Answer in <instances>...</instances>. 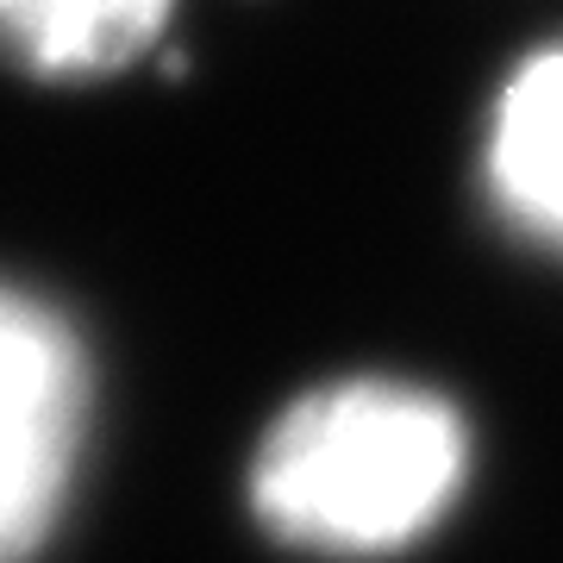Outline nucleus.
Wrapping results in <instances>:
<instances>
[{"label": "nucleus", "mask_w": 563, "mask_h": 563, "mask_svg": "<svg viewBox=\"0 0 563 563\" xmlns=\"http://www.w3.org/2000/svg\"><path fill=\"white\" fill-rule=\"evenodd\" d=\"M176 0H0V69L25 81H107L144 63Z\"/></svg>", "instance_id": "nucleus-4"}, {"label": "nucleus", "mask_w": 563, "mask_h": 563, "mask_svg": "<svg viewBox=\"0 0 563 563\" xmlns=\"http://www.w3.org/2000/svg\"><path fill=\"white\" fill-rule=\"evenodd\" d=\"M463 470L470 432L439 388L344 376L269 420L251 457V507L301 551L388 558L451 514Z\"/></svg>", "instance_id": "nucleus-1"}, {"label": "nucleus", "mask_w": 563, "mask_h": 563, "mask_svg": "<svg viewBox=\"0 0 563 563\" xmlns=\"http://www.w3.org/2000/svg\"><path fill=\"white\" fill-rule=\"evenodd\" d=\"M95 369L57 307L0 282V563L51 539L88 439Z\"/></svg>", "instance_id": "nucleus-2"}, {"label": "nucleus", "mask_w": 563, "mask_h": 563, "mask_svg": "<svg viewBox=\"0 0 563 563\" xmlns=\"http://www.w3.org/2000/svg\"><path fill=\"white\" fill-rule=\"evenodd\" d=\"M483 181L507 225L563 251V44L507 69L488 107Z\"/></svg>", "instance_id": "nucleus-3"}]
</instances>
